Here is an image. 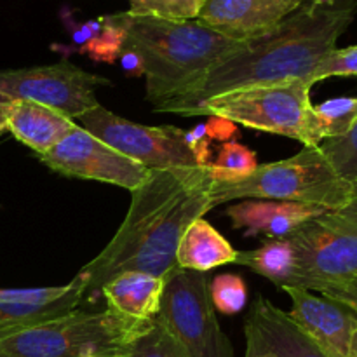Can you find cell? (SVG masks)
<instances>
[{"label":"cell","instance_id":"obj_26","mask_svg":"<svg viewBox=\"0 0 357 357\" xmlns=\"http://www.w3.org/2000/svg\"><path fill=\"white\" fill-rule=\"evenodd\" d=\"M206 0H129V13L160 20H197Z\"/></svg>","mask_w":357,"mask_h":357},{"label":"cell","instance_id":"obj_13","mask_svg":"<svg viewBox=\"0 0 357 357\" xmlns=\"http://www.w3.org/2000/svg\"><path fill=\"white\" fill-rule=\"evenodd\" d=\"M305 0H206L197 21L232 40L267 35Z\"/></svg>","mask_w":357,"mask_h":357},{"label":"cell","instance_id":"obj_27","mask_svg":"<svg viewBox=\"0 0 357 357\" xmlns=\"http://www.w3.org/2000/svg\"><path fill=\"white\" fill-rule=\"evenodd\" d=\"M209 293H211L215 309L220 310L222 314H227V316L239 314L246 307L248 286L241 275H216L213 282H209Z\"/></svg>","mask_w":357,"mask_h":357},{"label":"cell","instance_id":"obj_33","mask_svg":"<svg viewBox=\"0 0 357 357\" xmlns=\"http://www.w3.org/2000/svg\"><path fill=\"white\" fill-rule=\"evenodd\" d=\"M14 100L7 94L0 93V132L7 131V119H9L10 107H13Z\"/></svg>","mask_w":357,"mask_h":357},{"label":"cell","instance_id":"obj_11","mask_svg":"<svg viewBox=\"0 0 357 357\" xmlns=\"http://www.w3.org/2000/svg\"><path fill=\"white\" fill-rule=\"evenodd\" d=\"M38 159L51 171L65 176L117 185L129 192L142 187L152 173V169L122 155L79 124Z\"/></svg>","mask_w":357,"mask_h":357},{"label":"cell","instance_id":"obj_18","mask_svg":"<svg viewBox=\"0 0 357 357\" xmlns=\"http://www.w3.org/2000/svg\"><path fill=\"white\" fill-rule=\"evenodd\" d=\"M75 126L77 122L61 112L28 100H14L7 119V131L37 157L54 149Z\"/></svg>","mask_w":357,"mask_h":357},{"label":"cell","instance_id":"obj_29","mask_svg":"<svg viewBox=\"0 0 357 357\" xmlns=\"http://www.w3.org/2000/svg\"><path fill=\"white\" fill-rule=\"evenodd\" d=\"M185 142H187L188 149L194 153L195 160L199 166H208L211 164L209 157H211V149H209V139L208 132H206V124L195 126L190 131H185Z\"/></svg>","mask_w":357,"mask_h":357},{"label":"cell","instance_id":"obj_20","mask_svg":"<svg viewBox=\"0 0 357 357\" xmlns=\"http://www.w3.org/2000/svg\"><path fill=\"white\" fill-rule=\"evenodd\" d=\"M237 250L202 216L187 227L176 251V265L206 274L222 265L236 264Z\"/></svg>","mask_w":357,"mask_h":357},{"label":"cell","instance_id":"obj_28","mask_svg":"<svg viewBox=\"0 0 357 357\" xmlns=\"http://www.w3.org/2000/svg\"><path fill=\"white\" fill-rule=\"evenodd\" d=\"M330 77H357V45L335 49L314 72L312 84L323 82Z\"/></svg>","mask_w":357,"mask_h":357},{"label":"cell","instance_id":"obj_14","mask_svg":"<svg viewBox=\"0 0 357 357\" xmlns=\"http://www.w3.org/2000/svg\"><path fill=\"white\" fill-rule=\"evenodd\" d=\"M84 291L75 281L51 288H0V338L58 319L79 309Z\"/></svg>","mask_w":357,"mask_h":357},{"label":"cell","instance_id":"obj_16","mask_svg":"<svg viewBox=\"0 0 357 357\" xmlns=\"http://www.w3.org/2000/svg\"><path fill=\"white\" fill-rule=\"evenodd\" d=\"M330 209L296 202L243 199L225 209L234 229H244L246 237L267 236L268 239H286L307 222Z\"/></svg>","mask_w":357,"mask_h":357},{"label":"cell","instance_id":"obj_10","mask_svg":"<svg viewBox=\"0 0 357 357\" xmlns=\"http://www.w3.org/2000/svg\"><path fill=\"white\" fill-rule=\"evenodd\" d=\"M110 84L112 80L86 72L68 59L54 65L0 70V93L13 100L40 103L61 112L72 121L98 107L96 87Z\"/></svg>","mask_w":357,"mask_h":357},{"label":"cell","instance_id":"obj_1","mask_svg":"<svg viewBox=\"0 0 357 357\" xmlns=\"http://www.w3.org/2000/svg\"><path fill=\"white\" fill-rule=\"evenodd\" d=\"M208 166L152 169L145 183L131 192V206L115 236L73 281L87 302L101 298V288L122 272H146L167 278L176 268V251L185 230L215 208Z\"/></svg>","mask_w":357,"mask_h":357},{"label":"cell","instance_id":"obj_32","mask_svg":"<svg viewBox=\"0 0 357 357\" xmlns=\"http://www.w3.org/2000/svg\"><path fill=\"white\" fill-rule=\"evenodd\" d=\"M117 61L121 63L122 72H124L128 77H143L145 75V65H143L142 56H139L136 51H132V49H128V47L122 49V52H121V56H119Z\"/></svg>","mask_w":357,"mask_h":357},{"label":"cell","instance_id":"obj_31","mask_svg":"<svg viewBox=\"0 0 357 357\" xmlns=\"http://www.w3.org/2000/svg\"><path fill=\"white\" fill-rule=\"evenodd\" d=\"M206 132H208L209 139H218V142H234V136H239L237 131V124L227 121L222 117H209L206 122Z\"/></svg>","mask_w":357,"mask_h":357},{"label":"cell","instance_id":"obj_15","mask_svg":"<svg viewBox=\"0 0 357 357\" xmlns=\"http://www.w3.org/2000/svg\"><path fill=\"white\" fill-rule=\"evenodd\" d=\"M246 357H326L305 331L282 309L265 296H258L244 326Z\"/></svg>","mask_w":357,"mask_h":357},{"label":"cell","instance_id":"obj_4","mask_svg":"<svg viewBox=\"0 0 357 357\" xmlns=\"http://www.w3.org/2000/svg\"><path fill=\"white\" fill-rule=\"evenodd\" d=\"M150 323L124 319L108 309H77L2 337L0 357H124Z\"/></svg>","mask_w":357,"mask_h":357},{"label":"cell","instance_id":"obj_21","mask_svg":"<svg viewBox=\"0 0 357 357\" xmlns=\"http://www.w3.org/2000/svg\"><path fill=\"white\" fill-rule=\"evenodd\" d=\"M236 264L251 268L281 289L295 288L296 257L288 237L268 239L257 250L237 251Z\"/></svg>","mask_w":357,"mask_h":357},{"label":"cell","instance_id":"obj_8","mask_svg":"<svg viewBox=\"0 0 357 357\" xmlns=\"http://www.w3.org/2000/svg\"><path fill=\"white\" fill-rule=\"evenodd\" d=\"M215 310L206 274L176 267L166 278L155 321L190 357H234Z\"/></svg>","mask_w":357,"mask_h":357},{"label":"cell","instance_id":"obj_23","mask_svg":"<svg viewBox=\"0 0 357 357\" xmlns=\"http://www.w3.org/2000/svg\"><path fill=\"white\" fill-rule=\"evenodd\" d=\"M319 149L338 176L347 181L357 195V121L344 136L324 139Z\"/></svg>","mask_w":357,"mask_h":357},{"label":"cell","instance_id":"obj_25","mask_svg":"<svg viewBox=\"0 0 357 357\" xmlns=\"http://www.w3.org/2000/svg\"><path fill=\"white\" fill-rule=\"evenodd\" d=\"M124 357H190L188 352L167 333L155 319L135 338Z\"/></svg>","mask_w":357,"mask_h":357},{"label":"cell","instance_id":"obj_19","mask_svg":"<svg viewBox=\"0 0 357 357\" xmlns=\"http://www.w3.org/2000/svg\"><path fill=\"white\" fill-rule=\"evenodd\" d=\"M61 20L72 42V45L65 47V51L80 52L89 56L94 61H117L126 42V31L121 21L117 20V14L75 21L68 9H63Z\"/></svg>","mask_w":357,"mask_h":357},{"label":"cell","instance_id":"obj_6","mask_svg":"<svg viewBox=\"0 0 357 357\" xmlns=\"http://www.w3.org/2000/svg\"><path fill=\"white\" fill-rule=\"evenodd\" d=\"M305 80L248 87L209 98L194 115L222 117L257 131L291 138L303 146L324 142Z\"/></svg>","mask_w":357,"mask_h":357},{"label":"cell","instance_id":"obj_3","mask_svg":"<svg viewBox=\"0 0 357 357\" xmlns=\"http://www.w3.org/2000/svg\"><path fill=\"white\" fill-rule=\"evenodd\" d=\"M117 20L126 31L124 47L142 56L146 100L153 108L183 93L213 65L244 44L197 20L171 21L129 10L117 13Z\"/></svg>","mask_w":357,"mask_h":357},{"label":"cell","instance_id":"obj_2","mask_svg":"<svg viewBox=\"0 0 357 357\" xmlns=\"http://www.w3.org/2000/svg\"><path fill=\"white\" fill-rule=\"evenodd\" d=\"M357 0H305L271 33L248 40L155 112L194 117L209 98L248 87L305 80L337 49L354 21Z\"/></svg>","mask_w":357,"mask_h":357},{"label":"cell","instance_id":"obj_24","mask_svg":"<svg viewBox=\"0 0 357 357\" xmlns=\"http://www.w3.org/2000/svg\"><path fill=\"white\" fill-rule=\"evenodd\" d=\"M324 139L344 136L357 121V98H335L314 107Z\"/></svg>","mask_w":357,"mask_h":357},{"label":"cell","instance_id":"obj_34","mask_svg":"<svg viewBox=\"0 0 357 357\" xmlns=\"http://www.w3.org/2000/svg\"><path fill=\"white\" fill-rule=\"evenodd\" d=\"M251 357H274V356H271V354H260V356H251Z\"/></svg>","mask_w":357,"mask_h":357},{"label":"cell","instance_id":"obj_5","mask_svg":"<svg viewBox=\"0 0 357 357\" xmlns=\"http://www.w3.org/2000/svg\"><path fill=\"white\" fill-rule=\"evenodd\" d=\"M211 197L215 208L239 199H267L337 209L356 195L319 146H303L289 159L261 164L251 176L236 183L215 181Z\"/></svg>","mask_w":357,"mask_h":357},{"label":"cell","instance_id":"obj_9","mask_svg":"<svg viewBox=\"0 0 357 357\" xmlns=\"http://www.w3.org/2000/svg\"><path fill=\"white\" fill-rule=\"evenodd\" d=\"M75 122L149 169L199 166L185 142V131L176 126H143L119 117L101 105L80 115Z\"/></svg>","mask_w":357,"mask_h":357},{"label":"cell","instance_id":"obj_17","mask_svg":"<svg viewBox=\"0 0 357 357\" xmlns=\"http://www.w3.org/2000/svg\"><path fill=\"white\" fill-rule=\"evenodd\" d=\"M166 278L146 272H122L101 288L107 309L117 316L138 323H150L157 317Z\"/></svg>","mask_w":357,"mask_h":357},{"label":"cell","instance_id":"obj_30","mask_svg":"<svg viewBox=\"0 0 357 357\" xmlns=\"http://www.w3.org/2000/svg\"><path fill=\"white\" fill-rule=\"evenodd\" d=\"M319 293L323 296H328V298L337 300V302L351 307L357 314V275L352 279H347V281L324 286V288L319 289Z\"/></svg>","mask_w":357,"mask_h":357},{"label":"cell","instance_id":"obj_22","mask_svg":"<svg viewBox=\"0 0 357 357\" xmlns=\"http://www.w3.org/2000/svg\"><path fill=\"white\" fill-rule=\"evenodd\" d=\"M260 166L257 153L239 142H227L218 149L215 162L209 164L213 180L222 183H236L251 176Z\"/></svg>","mask_w":357,"mask_h":357},{"label":"cell","instance_id":"obj_12","mask_svg":"<svg viewBox=\"0 0 357 357\" xmlns=\"http://www.w3.org/2000/svg\"><path fill=\"white\" fill-rule=\"evenodd\" d=\"M288 316L326 357H357V314L351 307L300 288H284Z\"/></svg>","mask_w":357,"mask_h":357},{"label":"cell","instance_id":"obj_7","mask_svg":"<svg viewBox=\"0 0 357 357\" xmlns=\"http://www.w3.org/2000/svg\"><path fill=\"white\" fill-rule=\"evenodd\" d=\"M295 248V288L319 291L357 275V195L316 216L288 237Z\"/></svg>","mask_w":357,"mask_h":357}]
</instances>
